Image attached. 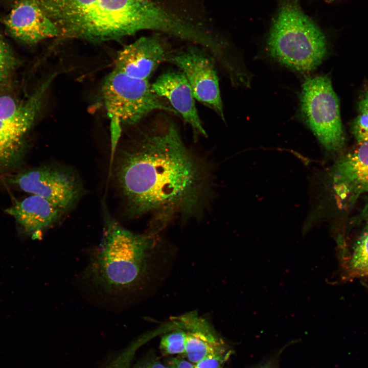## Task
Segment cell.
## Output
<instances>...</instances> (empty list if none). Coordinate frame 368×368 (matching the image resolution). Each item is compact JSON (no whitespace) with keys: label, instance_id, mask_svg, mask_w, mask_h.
I'll list each match as a JSON object with an SVG mask.
<instances>
[{"label":"cell","instance_id":"484cf974","mask_svg":"<svg viewBox=\"0 0 368 368\" xmlns=\"http://www.w3.org/2000/svg\"><path fill=\"white\" fill-rule=\"evenodd\" d=\"M359 113H362L368 116V91L360 100L358 104Z\"/></svg>","mask_w":368,"mask_h":368},{"label":"cell","instance_id":"d6986e66","mask_svg":"<svg viewBox=\"0 0 368 368\" xmlns=\"http://www.w3.org/2000/svg\"><path fill=\"white\" fill-rule=\"evenodd\" d=\"M16 65L10 47L0 34V82L6 80Z\"/></svg>","mask_w":368,"mask_h":368},{"label":"cell","instance_id":"cb8c5ba5","mask_svg":"<svg viewBox=\"0 0 368 368\" xmlns=\"http://www.w3.org/2000/svg\"><path fill=\"white\" fill-rule=\"evenodd\" d=\"M167 366L169 368H194L190 361L177 358H171Z\"/></svg>","mask_w":368,"mask_h":368},{"label":"cell","instance_id":"4316f807","mask_svg":"<svg viewBox=\"0 0 368 368\" xmlns=\"http://www.w3.org/2000/svg\"><path fill=\"white\" fill-rule=\"evenodd\" d=\"M265 368H266V367H265Z\"/></svg>","mask_w":368,"mask_h":368},{"label":"cell","instance_id":"277c9868","mask_svg":"<svg viewBox=\"0 0 368 368\" xmlns=\"http://www.w3.org/2000/svg\"><path fill=\"white\" fill-rule=\"evenodd\" d=\"M273 58L294 71L315 70L327 53L325 35L294 4L283 6L276 17L267 40Z\"/></svg>","mask_w":368,"mask_h":368},{"label":"cell","instance_id":"30bf717a","mask_svg":"<svg viewBox=\"0 0 368 368\" xmlns=\"http://www.w3.org/2000/svg\"><path fill=\"white\" fill-rule=\"evenodd\" d=\"M4 22L13 37L28 44L60 36L57 27L34 0H14Z\"/></svg>","mask_w":368,"mask_h":368},{"label":"cell","instance_id":"3957f363","mask_svg":"<svg viewBox=\"0 0 368 368\" xmlns=\"http://www.w3.org/2000/svg\"><path fill=\"white\" fill-rule=\"evenodd\" d=\"M103 231L90 272L95 282L111 293L128 292L143 282L156 245L155 234L132 233L103 207Z\"/></svg>","mask_w":368,"mask_h":368},{"label":"cell","instance_id":"8992f818","mask_svg":"<svg viewBox=\"0 0 368 368\" xmlns=\"http://www.w3.org/2000/svg\"><path fill=\"white\" fill-rule=\"evenodd\" d=\"M303 118L324 147L329 151L342 148L344 135L338 97L327 76L307 78L300 96Z\"/></svg>","mask_w":368,"mask_h":368},{"label":"cell","instance_id":"e0dca14e","mask_svg":"<svg viewBox=\"0 0 368 368\" xmlns=\"http://www.w3.org/2000/svg\"><path fill=\"white\" fill-rule=\"evenodd\" d=\"M347 270L348 278L368 277V223L353 247Z\"/></svg>","mask_w":368,"mask_h":368},{"label":"cell","instance_id":"ffe728a7","mask_svg":"<svg viewBox=\"0 0 368 368\" xmlns=\"http://www.w3.org/2000/svg\"><path fill=\"white\" fill-rule=\"evenodd\" d=\"M140 342H135L123 350L103 368H129Z\"/></svg>","mask_w":368,"mask_h":368},{"label":"cell","instance_id":"8fae6325","mask_svg":"<svg viewBox=\"0 0 368 368\" xmlns=\"http://www.w3.org/2000/svg\"><path fill=\"white\" fill-rule=\"evenodd\" d=\"M334 189L339 204L349 207L368 192V141L337 163L333 174Z\"/></svg>","mask_w":368,"mask_h":368},{"label":"cell","instance_id":"603a6c76","mask_svg":"<svg viewBox=\"0 0 368 368\" xmlns=\"http://www.w3.org/2000/svg\"><path fill=\"white\" fill-rule=\"evenodd\" d=\"M20 104L8 96L0 97V120L9 118L15 114Z\"/></svg>","mask_w":368,"mask_h":368},{"label":"cell","instance_id":"d4e9b609","mask_svg":"<svg viewBox=\"0 0 368 368\" xmlns=\"http://www.w3.org/2000/svg\"><path fill=\"white\" fill-rule=\"evenodd\" d=\"M134 368H169L160 362L154 360L144 361L137 364Z\"/></svg>","mask_w":368,"mask_h":368},{"label":"cell","instance_id":"4fadbf2b","mask_svg":"<svg viewBox=\"0 0 368 368\" xmlns=\"http://www.w3.org/2000/svg\"><path fill=\"white\" fill-rule=\"evenodd\" d=\"M153 91L166 98L172 107L192 128L195 135L206 136L195 105V98L185 75L180 71H167L151 85Z\"/></svg>","mask_w":368,"mask_h":368},{"label":"cell","instance_id":"5b68a950","mask_svg":"<svg viewBox=\"0 0 368 368\" xmlns=\"http://www.w3.org/2000/svg\"><path fill=\"white\" fill-rule=\"evenodd\" d=\"M101 95L110 119L112 150L116 147L121 125L135 124L157 110L179 114L153 91L148 80L133 78L114 69L104 80Z\"/></svg>","mask_w":368,"mask_h":368},{"label":"cell","instance_id":"7c38bea8","mask_svg":"<svg viewBox=\"0 0 368 368\" xmlns=\"http://www.w3.org/2000/svg\"><path fill=\"white\" fill-rule=\"evenodd\" d=\"M169 54L159 37H142L119 52L114 69L133 78L148 80Z\"/></svg>","mask_w":368,"mask_h":368},{"label":"cell","instance_id":"9a60e30c","mask_svg":"<svg viewBox=\"0 0 368 368\" xmlns=\"http://www.w3.org/2000/svg\"><path fill=\"white\" fill-rule=\"evenodd\" d=\"M26 233L34 236L57 223L65 212L46 199L32 195L6 210Z\"/></svg>","mask_w":368,"mask_h":368},{"label":"cell","instance_id":"44dd1931","mask_svg":"<svg viewBox=\"0 0 368 368\" xmlns=\"http://www.w3.org/2000/svg\"><path fill=\"white\" fill-rule=\"evenodd\" d=\"M230 354L229 351H226L208 356L194 363V368H223L225 362Z\"/></svg>","mask_w":368,"mask_h":368},{"label":"cell","instance_id":"2e32d148","mask_svg":"<svg viewBox=\"0 0 368 368\" xmlns=\"http://www.w3.org/2000/svg\"><path fill=\"white\" fill-rule=\"evenodd\" d=\"M61 34L97 0H34Z\"/></svg>","mask_w":368,"mask_h":368},{"label":"cell","instance_id":"5bb4252c","mask_svg":"<svg viewBox=\"0 0 368 368\" xmlns=\"http://www.w3.org/2000/svg\"><path fill=\"white\" fill-rule=\"evenodd\" d=\"M178 317L186 331L185 353L189 361L195 363L208 356L227 351L210 324L196 311Z\"/></svg>","mask_w":368,"mask_h":368},{"label":"cell","instance_id":"ba28073f","mask_svg":"<svg viewBox=\"0 0 368 368\" xmlns=\"http://www.w3.org/2000/svg\"><path fill=\"white\" fill-rule=\"evenodd\" d=\"M166 61L175 65L185 75L195 99L215 110L224 120L214 57L204 49L190 46L176 53H170Z\"/></svg>","mask_w":368,"mask_h":368},{"label":"cell","instance_id":"7a4b0ae2","mask_svg":"<svg viewBox=\"0 0 368 368\" xmlns=\"http://www.w3.org/2000/svg\"><path fill=\"white\" fill-rule=\"evenodd\" d=\"M191 29L190 20L152 0H97L61 37L100 42L152 30L185 39Z\"/></svg>","mask_w":368,"mask_h":368},{"label":"cell","instance_id":"ac0fdd59","mask_svg":"<svg viewBox=\"0 0 368 368\" xmlns=\"http://www.w3.org/2000/svg\"><path fill=\"white\" fill-rule=\"evenodd\" d=\"M170 323V327L172 331L162 337L160 349L165 355L185 353V330L178 316L172 318Z\"/></svg>","mask_w":368,"mask_h":368},{"label":"cell","instance_id":"6da1fadb","mask_svg":"<svg viewBox=\"0 0 368 368\" xmlns=\"http://www.w3.org/2000/svg\"><path fill=\"white\" fill-rule=\"evenodd\" d=\"M116 179L131 213L191 214L208 180L205 170L186 147L175 125L145 134L133 148L118 156Z\"/></svg>","mask_w":368,"mask_h":368},{"label":"cell","instance_id":"7402d4cb","mask_svg":"<svg viewBox=\"0 0 368 368\" xmlns=\"http://www.w3.org/2000/svg\"><path fill=\"white\" fill-rule=\"evenodd\" d=\"M352 130L359 144L368 141V116L359 113L353 122Z\"/></svg>","mask_w":368,"mask_h":368},{"label":"cell","instance_id":"52a82bcc","mask_svg":"<svg viewBox=\"0 0 368 368\" xmlns=\"http://www.w3.org/2000/svg\"><path fill=\"white\" fill-rule=\"evenodd\" d=\"M14 181L24 191L45 198L65 212L76 204L83 191L73 171L56 165L29 170L16 176Z\"/></svg>","mask_w":368,"mask_h":368},{"label":"cell","instance_id":"9c48e42d","mask_svg":"<svg viewBox=\"0 0 368 368\" xmlns=\"http://www.w3.org/2000/svg\"><path fill=\"white\" fill-rule=\"evenodd\" d=\"M49 85L42 83L11 117L0 120V169L14 163L21 155L25 138L32 127Z\"/></svg>","mask_w":368,"mask_h":368}]
</instances>
